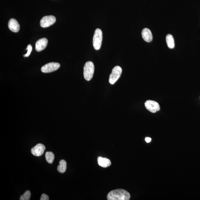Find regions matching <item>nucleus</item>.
<instances>
[{
  "mask_svg": "<svg viewBox=\"0 0 200 200\" xmlns=\"http://www.w3.org/2000/svg\"><path fill=\"white\" fill-rule=\"evenodd\" d=\"M130 198L129 193L123 189L114 190L108 193L107 197L108 200H129Z\"/></svg>",
  "mask_w": 200,
  "mask_h": 200,
  "instance_id": "1",
  "label": "nucleus"
},
{
  "mask_svg": "<svg viewBox=\"0 0 200 200\" xmlns=\"http://www.w3.org/2000/svg\"><path fill=\"white\" fill-rule=\"evenodd\" d=\"M94 65L91 61H88L85 64L83 68L84 77L87 81H89L93 78L94 72Z\"/></svg>",
  "mask_w": 200,
  "mask_h": 200,
  "instance_id": "2",
  "label": "nucleus"
},
{
  "mask_svg": "<svg viewBox=\"0 0 200 200\" xmlns=\"http://www.w3.org/2000/svg\"><path fill=\"white\" fill-rule=\"evenodd\" d=\"M102 32L100 29L97 28L94 34L93 44L95 50H98L100 48L102 41Z\"/></svg>",
  "mask_w": 200,
  "mask_h": 200,
  "instance_id": "3",
  "label": "nucleus"
},
{
  "mask_svg": "<svg viewBox=\"0 0 200 200\" xmlns=\"http://www.w3.org/2000/svg\"><path fill=\"white\" fill-rule=\"evenodd\" d=\"M122 72V68L119 66H116L112 69L110 76L109 82L111 84L113 85L120 77Z\"/></svg>",
  "mask_w": 200,
  "mask_h": 200,
  "instance_id": "4",
  "label": "nucleus"
},
{
  "mask_svg": "<svg viewBox=\"0 0 200 200\" xmlns=\"http://www.w3.org/2000/svg\"><path fill=\"white\" fill-rule=\"evenodd\" d=\"M60 65L57 62H51L43 66L41 69L42 72L44 73L53 72L58 69Z\"/></svg>",
  "mask_w": 200,
  "mask_h": 200,
  "instance_id": "5",
  "label": "nucleus"
},
{
  "mask_svg": "<svg viewBox=\"0 0 200 200\" xmlns=\"http://www.w3.org/2000/svg\"><path fill=\"white\" fill-rule=\"evenodd\" d=\"M56 21L55 17L54 16H45L41 19L40 25L42 28H47L54 24Z\"/></svg>",
  "mask_w": 200,
  "mask_h": 200,
  "instance_id": "6",
  "label": "nucleus"
},
{
  "mask_svg": "<svg viewBox=\"0 0 200 200\" xmlns=\"http://www.w3.org/2000/svg\"><path fill=\"white\" fill-rule=\"evenodd\" d=\"M145 105L147 109L150 112L154 113L160 110V106L158 103L152 100H148L145 102Z\"/></svg>",
  "mask_w": 200,
  "mask_h": 200,
  "instance_id": "7",
  "label": "nucleus"
},
{
  "mask_svg": "<svg viewBox=\"0 0 200 200\" xmlns=\"http://www.w3.org/2000/svg\"><path fill=\"white\" fill-rule=\"evenodd\" d=\"M45 148V146L44 145L38 143L31 149V152L35 156H40L43 154Z\"/></svg>",
  "mask_w": 200,
  "mask_h": 200,
  "instance_id": "8",
  "label": "nucleus"
},
{
  "mask_svg": "<svg viewBox=\"0 0 200 200\" xmlns=\"http://www.w3.org/2000/svg\"><path fill=\"white\" fill-rule=\"evenodd\" d=\"M48 40L47 38H42L37 41L35 44V49L37 52L44 50L47 45Z\"/></svg>",
  "mask_w": 200,
  "mask_h": 200,
  "instance_id": "9",
  "label": "nucleus"
},
{
  "mask_svg": "<svg viewBox=\"0 0 200 200\" xmlns=\"http://www.w3.org/2000/svg\"><path fill=\"white\" fill-rule=\"evenodd\" d=\"M8 26L9 30L14 32H17L20 30V25L18 21L12 18L9 21Z\"/></svg>",
  "mask_w": 200,
  "mask_h": 200,
  "instance_id": "10",
  "label": "nucleus"
},
{
  "mask_svg": "<svg viewBox=\"0 0 200 200\" xmlns=\"http://www.w3.org/2000/svg\"><path fill=\"white\" fill-rule=\"evenodd\" d=\"M142 35L145 41L151 42L153 40V37L151 31L147 28L143 29L142 32Z\"/></svg>",
  "mask_w": 200,
  "mask_h": 200,
  "instance_id": "11",
  "label": "nucleus"
},
{
  "mask_svg": "<svg viewBox=\"0 0 200 200\" xmlns=\"http://www.w3.org/2000/svg\"><path fill=\"white\" fill-rule=\"evenodd\" d=\"M97 162L100 166L105 168L110 166L111 165V161L108 159L100 156L97 158Z\"/></svg>",
  "mask_w": 200,
  "mask_h": 200,
  "instance_id": "12",
  "label": "nucleus"
},
{
  "mask_svg": "<svg viewBox=\"0 0 200 200\" xmlns=\"http://www.w3.org/2000/svg\"><path fill=\"white\" fill-rule=\"evenodd\" d=\"M59 165L57 167V170L61 173L65 172L67 168V163L65 160H61L59 162Z\"/></svg>",
  "mask_w": 200,
  "mask_h": 200,
  "instance_id": "13",
  "label": "nucleus"
},
{
  "mask_svg": "<svg viewBox=\"0 0 200 200\" xmlns=\"http://www.w3.org/2000/svg\"><path fill=\"white\" fill-rule=\"evenodd\" d=\"M166 41L167 46L170 49H173L175 47V42L173 37L170 34H168L166 37Z\"/></svg>",
  "mask_w": 200,
  "mask_h": 200,
  "instance_id": "14",
  "label": "nucleus"
},
{
  "mask_svg": "<svg viewBox=\"0 0 200 200\" xmlns=\"http://www.w3.org/2000/svg\"><path fill=\"white\" fill-rule=\"evenodd\" d=\"M54 158V153L51 152H47L45 153V159L49 163H52Z\"/></svg>",
  "mask_w": 200,
  "mask_h": 200,
  "instance_id": "15",
  "label": "nucleus"
},
{
  "mask_svg": "<svg viewBox=\"0 0 200 200\" xmlns=\"http://www.w3.org/2000/svg\"><path fill=\"white\" fill-rule=\"evenodd\" d=\"M31 193L30 191H26L23 195H22L20 198V200H29L30 199Z\"/></svg>",
  "mask_w": 200,
  "mask_h": 200,
  "instance_id": "16",
  "label": "nucleus"
},
{
  "mask_svg": "<svg viewBox=\"0 0 200 200\" xmlns=\"http://www.w3.org/2000/svg\"><path fill=\"white\" fill-rule=\"evenodd\" d=\"M26 50H27V52L26 54L23 55L24 57H28L30 55L31 52L32 51V47L31 45L30 44H28V47H27Z\"/></svg>",
  "mask_w": 200,
  "mask_h": 200,
  "instance_id": "17",
  "label": "nucleus"
},
{
  "mask_svg": "<svg viewBox=\"0 0 200 200\" xmlns=\"http://www.w3.org/2000/svg\"><path fill=\"white\" fill-rule=\"evenodd\" d=\"M40 200H49V198L48 196L46 194H43L40 198Z\"/></svg>",
  "mask_w": 200,
  "mask_h": 200,
  "instance_id": "18",
  "label": "nucleus"
},
{
  "mask_svg": "<svg viewBox=\"0 0 200 200\" xmlns=\"http://www.w3.org/2000/svg\"><path fill=\"white\" fill-rule=\"evenodd\" d=\"M145 140L147 143H149L151 141L152 139L151 138L147 137L145 138Z\"/></svg>",
  "mask_w": 200,
  "mask_h": 200,
  "instance_id": "19",
  "label": "nucleus"
}]
</instances>
